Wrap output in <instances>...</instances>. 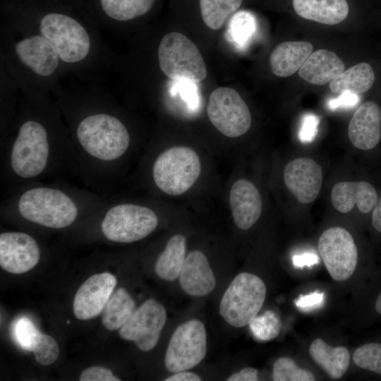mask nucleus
I'll return each instance as SVG.
<instances>
[{"instance_id": "obj_44", "label": "nucleus", "mask_w": 381, "mask_h": 381, "mask_svg": "<svg viewBox=\"0 0 381 381\" xmlns=\"http://www.w3.org/2000/svg\"><path fill=\"white\" fill-rule=\"evenodd\" d=\"M372 224L377 231L381 233V198L373 208Z\"/></svg>"}, {"instance_id": "obj_9", "label": "nucleus", "mask_w": 381, "mask_h": 381, "mask_svg": "<svg viewBox=\"0 0 381 381\" xmlns=\"http://www.w3.org/2000/svg\"><path fill=\"white\" fill-rule=\"evenodd\" d=\"M207 113L212 125L229 138L243 135L251 126L247 104L238 92L231 87H220L211 92Z\"/></svg>"}, {"instance_id": "obj_20", "label": "nucleus", "mask_w": 381, "mask_h": 381, "mask_svg": "<svg viewBox=\"0 0 381 381\" xmlns=\"http://www.w3.org/2000/svg\"><path fill=\"white\" fill-rule=\"evenodd\" d=\"M179 280L184 291L193 296H205L216 286V279L207 259L199 250H193L187 255Z\"/></svg>"}, {"instance_id": "obj_30", "label": "nucleus", "mask_w": 381, "mask_h": 381, "mask_svg": "<svg viewBox=\"0 0 381 381\" xmlns=\"http://www.w3.org/2000/svg\"><path fill=\"white\" fill-rule=\"evenodd\" d=\"M256 30V22L253 15L241 11L233 16L229 23L227 34L231 41L238 47L245 46Z\"/></svg>"}, {"instance_id": "obj_4", "label": "nucleus", "mask_w": 381, "mask_h": 381, "mask_svg": "<svg viewBox=\"0 0 381 381\" xmlns=\"http://www.w3.org/2000/svg\"><path fill=\"white\" fill-rule=\"evenodd\" d=\"M201 172L198 155L190 147L176 146L161 153L152 167L156 186L169 195H179L190 189Z\"/></svg>"}, {"instance_id": "obj_16", "label": "nucleus", "mask_w": 381, "mask_h": 381, "mask_svg": "<svg viewBox=\"0 0 381 381\" xmlns=\"http://www.w3.org/2000/svg\"><path fill=\"white\" fill-rule=\"evenodd\" d=\"M14 51L19 61L35 74L50 76L57 69L59 56L53 45L42 35H35L18 41Z\"/></svg>"}, {"instance_id": "obj_10", "label": "nucleus", "mask_w": 381, "mask_h": 381, "mask_svg": "<svg viewBox=\"0 0 381 381\" xmlns=\"http://www.w3.org/2000/svg\"><path fill=\"white\" fill-rule=\"evenodd\" d=\"M207 352L204 325L198 320L182 323L174 332L167 349L164 363L172 373L185 371L198 365Z\"/></svg>"}, {"instance_id": "obj_22", "label": "nucleus", "mask_w": 381, "mask_h": 381, "mask_svg": "<svg viewBox=\"0 0 381 381\" xmlns=\"http://www.w3.org/2000/svg\"><path fill=\"white\" fill-rule=\"evenodd\" d=\"M313 47L308 42L287 41L280 43L272 51L270 67L278 77H289L300 69L313 53Z\"/></svg>"}, {"instance_id": "obj_33", "label": "nucleus", "mask_w": 381, "mask_h": 381, "mask_svg": "<svg viewBox=\"0 0 381 381\" xmlns=\"http://www.w3.org/2000/svg\"><path fill=\"white\" fill-rule=\"evenodd\" d=\"M353 360L359 368L381 374V344H365L353 353Z\"/></svg>"}, {"instance_id": "obj_19", "label": "nucleus", "mask_w": 381, "mask_h": 381, "mask_svg": "<svg viewBox=\"0 0 381 381\" xmlns=\"http://www.w3.org/2000/svg\"><path fill=\"white\" fill-rule=\"evenodd\" d=\"M334 207L341 213L350 212L355 205L362 213H368L377 202L375 188L366 181H341L331 191Z\"/></svg>"}, {"instance_id": "obj_14", "label": "nucleus", "mask_w": 381, "mask_h": 381, "mask_svg": "<svg viewBox=\"0 0 381 381\" xmlns=\"http://www.w3.org/2000/svg\"><path fill=\"white\" fill-rule=\"evenodd\" d=\"M116 285V277L109 272L96 274L85 281L73 301L75 316L87 320L100 314Z\"/></svg>"}, {"instance_id": "obj_25", "label": "nucleus", "mask_w": 381, "mask_h": 381, "mask_svg": "<svg viewBox=\"0 0 381 381\" xmlns=\"http://www.w3.org/2000/svg\"><path fill=\"white\" fill-rule=\"evenodd\" d=\"M186 238L181 234L169 238L155 264V272L159 277L171 282L179 277L186 259Z\"/></svg>"}, {"instance_id": "obj_8", "label": "nucleus", "mask_w": 381, "mask_h": 381, "mask_svg": "<svg viewBox=\"0 0 381 381\" xmlns=\"http://www.w3.org/2000/svg\"><path fill=\"white\" fill-rule=\"evenodd\" d=\"M39 31L53 45L60 60L65 63H78L90 52L91 42L88 32L72 17L48 13L40 20Z\"/></svg>"}, {"instance_id": "obj_13", "label": "nucleus", "mask_w": 381, "mask_h": 381, "mask_svg": "<svg viewBox=\"0 0 381 381\" xmlns=\"http://www.w3.org/2000/svg\"><path fill=\"white\" fill-rule=\"evenodd\" d=\"M40 250L30 235L8 231L0 235V266L13 274H23L32 269L39 262Z\"/></svg>"}, {"instance_id": "obj_12", "label": "nucleus", "mask_w": 381, "mask_h": 381, "mask_svg": "<svg viewBox=\"0 0 381 381\" xmlns=\"http://www.w3.org/2000/svg\"><path fill=\"white\" fill-rule=\"evenodd\" d=\"M166 320L164 306L154 299H149L119 329V335L123 339L134 341L140 351H149L157 344Z\"/></svg>"}, {"instance_id": "obj_34", "label": "nucleus", "mask_w": 381, "mask_h": 381, "mask_svg": "<svg viewBox=\"0 0 381 381\" xmlns=\"http://www.w3.org/2000/svg\"><path fill=\"white\" fill-rule=\"evenodd\" d=\"M40 333L33 322L25 317L17 320L13 327L15 340L23 349L28 351H32Z\"/></svg>"}, {"instance_id": "obj_21", "label": "nucleus", "mask_w": 381, "mask_h": 381, "mask_svg": "<svg viewBox=\"0 0 381 381\" xmlns=\"http://www.w3.org/2000/svg\"><path fill=\"white\" fill-rule=\"evenodd\" d=\"M344 68V64L334 52L321 49L307 58L298 70V75L309 83L322 85L331 82Z\"/></svg>"}, {"instance_id": "obj_17", "label": "nucleus", "mask_w": 381, "mask_h": 381, "mask_svg": "<svg viewBox=\"0 0 381 381\" xmlns=\"http://www.w3.org/2000/svg\"><path fill=\"white\" fill-rule=\"evenodd\" d=\"M351 144L361 150H370L381 139V109L373 101L364 102L354 112L348 126Z\"/></svg>"}, {"instance_id": "obj_37", "label": "nucleus", "mask_w": 381, "mask_h": 381, "mask_svg": "<svg viewBox=\"0 0 381 381\" xmlns=\"http://www.w3.org/2000/svg\"><path fill=\"white\" fill-rule=\"evenodd\" d=\"M320 119L313 113L305 114L298 131V138L303 143L313 142L318 131Z\"/></svg>"}, {"instance_id": "obj_38", "label": "nucleus", "mask_w": 381, "mask_h": 381, "mask_svg": "<svg viewBox=\"0 0 381 381\" xmlns=\"http://www.w3.org/2000/svg\"><path fill=\"white\" fill-rule=\"evenodd\" d=\"M80 381H119L112 372L105 368L92 366L85 369L80 374Z\"/></svg>"}, {"instance_id": "obj_42", "label": "nucleus", "mask_w": 381, "mask_h": 381, "mask_svg": "<svg viewBox=\"0 0 381 381\" xmlns=\"http://www.w3.org/2000/svg\"><path fill=\"white\" fill-rule=\"evenodd\" d=\"M292 262L294 265L297 267H310L318 262V258L314 253H306L294 255Z\"/></svg>"}, {"instance_id": "obj_28", "label": "nucleus", "mask_w": 381, "mask_h": 381, "mask_svg": "<svg viewBox=\"0 0 381 381\" xmlns=\"http://www.w3.org/2000/svg\"><path fill=\"white\" fill-rule=\"evenodd\" d=\"M243 0H200V9L205 24L211 30L220 29L240 7Z\"/></svg>"}, {"instance_id": "obj_29", "label": "nucleus", "mask_w": 381, "mask_h": 381, "mask_svg": "<svg viewBox=\"0 0 381 381\" xmlns=\"http://www.w3.org/2000/svg\"><path fill=\"white\" fill-rule=\"evenodd\" d=\"M155 0H100L104 12L111 18L127 21L147 13Z\"/></svg>"}, {"instance_id": "obj_2", "label": "nucleus", "mask_w": 381, "mask_h": 381, "mask_svg": "<svg viewBox=\"0 0 381 381\" xmlns=\"http://www.w3.org/2000/svg\"><path fill=\"white\" fill-rule=\"evenodd\" d=\"M75 138L82 156L101 165L115 162L130 145V135L123 122L103 112L83 117L77 124Z\"/></svg>"}, {"instance_id": "obj_11", "label": "nucleus", "mask_w": 381, "mask_h": 381, "mask_svg": "<svg viewBox=\"0 0 381 381\" xmlns=\"http://www.w3.org/2000/svg\"><path fill=\"white\" fill-rule=\"evenodd\" d=\"M318 248L331 277L337 282L349 279L358 260V251L351 234L341 226L326 229L320 235Z\"/></svg>"}, {"instance_id": "obj_35", "label": "nucleus", "mask_w": 381, "mask_h": 381, "mask_svg": "<svg viewBox=\"0 0 381 381\" xmlns=\"http://www.w3.org/2000/svg\"><path fill=\"white\" fill-rule=\"evenodd\" d=\"M32 351L35 361L43 365H49L55 362L59 354L56 340L42 332Z\"/></svg>"}, {"instance_id": "obj_43", "label": "nucleus", "mask_w": 381, "mask_h": 381, "mask_svg": "<svg viewBox=\"0 0 381 381\" xmlns=\"http://www.w3.org/2000/svg\"><path fill=\"white\" fill-rule=\"evenodd\" d=\"M166 381H200L201 378L195 373L181 371L165 379Z\"/></svg>"}, {"instance_id": "obj_39", "label": "nucleus", "mask_w": 381, "mask_h": 381, "mask_svg": "<svg viewBox=\"0 0 381 381\" xmlns=\"http://www.w3.org/2000/svg\"><path fill=\"white\" fill-rule=\"evenodd\" d=\"M360 101L358 94L346 90L340 93L339 96L328 100L327 107L330 110L337 109H349L356 106Z\"/></svg>"}, {"instance_id": "obj_24", "label": "nucleus", "mask_w": 381, "mask_h": 381, "mask_svg": "<svg viewBox=\"0 0 381 381\" xmlns=\"http://www.w3.org/2000/svg\"><path fill=\"white\" fill-rule=\"evenodd\" d=\"M313 361L333 379L341 378L349 365L350 355L346 348L332 347L321 339H315L309 348Z\"/></svg>"}, {"instance_id": "obj_3", "label": "nucleus", "mask_w": 381, "mask_h": 381, "mask_svg": "<svg viewBox=\"0 0 381 381\" xmlns=\"http://www.w3.org/2000/svg\"><path fill=\"white\" fill-rule=\"evenodd\" d=\"M54 153V145L45 126L37 120H26L9 147V171L17 179H36L48 170Z\"/></svg>"}, {"instance_id": "obj_18", "label": "nucleus", "mask_w": 381, "mask_h": 381, "mask_svg": "<svg viewBox=\"0 0 381 381\" xmlns=\"http://www.w3.org/2000/svg\"><path fill=\"white\" fill-rule=\"evenodd\" d=\"M229 203L234 224L242 230L253 226L262 212L259 190L246 179H238L234 183L230 190Z\"/></svg>"}, {"instance_id": "obj_36", "label": "nucleus", "mask_w": 381, "mask_h": 381, "mask_svg": "<svg viewBox=\"0 0 381 381\" xmlns=\"http://www.w3.org/2000/svg\"><path fill=\"white\" fill-rule=\"evenodd\" d=\"M173 88L179 92L181 97L192 108L195 109L199 103L198 88L195 83L186 79L173 80Z\"/></svg>"}, {"instance_id": "obj_26", "label": "nucleus", "mask_w": 381, "mask_h": 381, "mask_svg": "<svg viewBox=\"0 0 381 381\" xmlns=\"http://www.w3.org/2000/svg\"><path fill=\"white\" fill-rule=\"evenodd\" d=\"M375 73L373 68L367 63L356 64L341 73L329 83V89L335 93L348 90L361 94L368 91L373 85Z\"/></svg>"}, {"instance_id": "obj_31", "label": "nucleus", "mask_w": 381, "mask_h": 381, "mask_svg": "<svg viewBox=\"0 0 381 381\" xmlns=\"http://www.w3.org/2000/svg\"><path fill=\"white\" fill-rule=\"evenodd\" d=\"M282 322L279 315L273 310H267L256 316L249 323L253 337L260 341H269L276 338L280 331Z\"/></svg>"}, {"instance_id": "obj_6", "label": "nucleus", "mask_w": 381, "mask_h": 381, "mask_svg": "<svg viewBox=\"0 0 381 381\" xmlns=\"http://www.w3.org/2000/svg\"><path fill=\"white\" fill-rule=\"evenodd\" d=\"M162 72L171 80L202 81L207 76L204 59L195 44L178 32L165 35L158 47Z\"/></svg>"}, {"instance_id": "obj_45", "label": "nucleus", "mask_w": 381, "mask_h": 381, "mask_svg": "<svg viewBox=\"0 0 381 381\" xmlns=\"http://www.w3.org/2000/svg\"><path fill=\"white\" fill-rule=\"evenodd\" d=\"M375 308L376 311L381 315V293L376 300Z\"/></svg>"}, {"instance_id": "obj_7", "label": "nucleus", "mask_w": 381, "mask_h": 381, "mask_svg": "<svg viewBox=\"0 0 381 381\" xmlns=\"http://www.w3.org/2000/svg\"><path fill=\"white\" fill-rule=\"evenodd\" d=\"M100 227L104 237L113 242L140 241L155 230L158 217L150 207L134 203H119L107 208Z\"/></svg>"}, {"instance_id": "obj_40", "label": "nucleus", "mask_w": 381, "mask_h": 381, "mask_svg": "<svg viewBox=\"0 0 381 381\" xmlns=\"http://www.w3.org/2000/svg\"><path fill=\"white\" fill-rule=\"evenodd\" d=\"M323 296L322 293L314 292L300 297L296 301V305L301 308H314L321 304Z\"/></svg>"}, {"instance_id": "obj_23", "label": "nucleus", "mask_w": 381, "mask_h": 381, "mask_svg": "<svg viewBox=\"0 0 381 381\" xmlns=\"http://www.w3.org/2000/svg\"><path fill=\"white\" fill-rule=\"evenodd\" d=\"M292 4L301 18L325 25L340 23L349 11L346 0H293Z\"/></svg>"}, {"instance_id": "obj_27", "label": "nucleus", "mask_w": 381, "mask_h": 381, "mask_svg": "<svg viewBox=\"0 0 381 381\" xmlns=\"http://www.w3.org/2000/svg\"><path fill=\"white\" fill-rule=\"evenodd\" d=\"M135 304L128 292L118 289L111 294L102 312V322L109 330L122 327L135 310Z\"/></svg>"}, {"instance_id": "obj_1", "label": "nucleus", "mask_w": 381, "mask_h": 381, "mask_svg": "<svg viewBox=\"0 0 381 381\" xmlns=\"http://www.w3.org/2000/svg\"><path fill=\"white\" fill-rule=\"evenodd\" d=\"M12 206L25 220L54 229L71 225L83 207L69 191L52 186L24 190L16 197Z\"/></svg>"}, {"instance_id": "obj_41", "label": "nucleus", "mask_w": 381, "mask_h": 381, "mask_svg": "<svg viewBox=\"0 0 381 381\" xmlns=\"http://www.w3.org/2000/svg\"><path fill=\"white\" fill-rule=\"evenodd\" d=\"M258 371L253 368H244L227 378L228 381H256L258 380Z\"/></svg>"}, {"instance_id": "obj_15", "label": "nucleus", "mask_w": 381, "mask_h": 381, "mask_svg": "<svg viewBox=\"0 0 381 381\" xmlns=\"http://www.w3.org/2000/svg\"><path fill=\"white\" fill-rule=\"evenodd\" d=\"M286 187L302 204L312 202L318 195L322 183L321 167L313 159L296 158L284 169Z\"/></svg>"}, {"instance_id": "obj_32", "label": "nucleus", "mask_w": 381, "mask_h": 381, "mask_svg": "<svg viewBox=\"0 0 381 381\" xmlns=\"http://www.w3.org/2000/svg\"><path fill=\"white\" fill-rule=\"evenodd\" d=\"M272 378L274 381H313L315 377L308 370L301 369L289 357H281L274 363Z\"/></svg>"}, {"instance_id": "obj_5", "label": "nucleus", "mask_w": 381, "mask_h": 381, "mask_svg": "<svg viewBox=\"0 0 381 381\" xmlns=\"http://www.w3.org/2000/svg\"><path fill=\"white\" fill-rule=\"evenodd\" d=\"M266 292V286L260 277L248 272L240 273L223 294L219 313L233 327L249 325L261 309Z\"/></svg>"}]
</instances>
